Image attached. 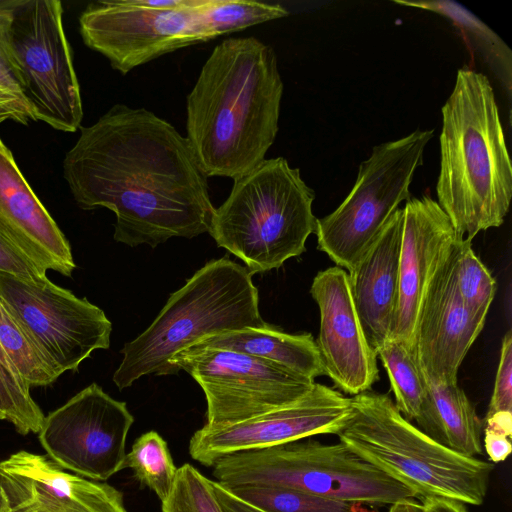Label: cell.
I'll return each instance as SVG.
<instances>
[{
  "mask_svg": "<svg viewBox=\"0 0 512 512\" xmlns=\"http://www.w3.org/2000/svg\"><path fill=\"white\" fill-rule=\"evenodd\" d=\"M11 512H127L121 491L64 471L44 455L20 451L0 462Z\"/></svg>",
  "mask_w": 512,
  "mask_h": 512,
  "instance_id": "obj_18",
  "label": "cell"
},
{
  "mask_svg": "<svg viewBox=\"0 0 512 512\" xmlns=\"http://www.w3.org/2000/svg\"><path fill=\"white\" fill-rule=\"evenodd\" d=\"M197 5L153 9L129 0H99L89 3L81 13L80 33L90 49L126 75L160 56L210 41Z\"/></svg>",
  "mask_w": 512,
  "mask_h": 512,
  "instance_id": "obj_12",
  "label": "cell"
},
{
  "mask_svg": "<svg viewBox=\"0 0 512 512\" xmlns=\"http://www.w3.org/2000/svg\"><path fill=\"white\" fill-rule=\"evenodd\" d=\"M0 236L45 273L53 270L70 277L76 268L67 238L1 138Z\"/></svg>",
  "mask_w": 512,
  "mask_h": 512,
  "instance_id": "obj_19",
  "label": "cell"
},
{
  "mask_svg": "<svg viewBox=\"0 0 512 512\" xmlns=\"http://www.w3.org/2000/svg\"><path fill=\"white\" fill-rule=\"evenodd\" d=\"M314 199L298 168L283 157L265 159L234 179L229 196L213 212L208 233L252 275L278 269L305 252L307 238L315 233Z\"/></svg>",
  "mask_w": 512,
  "mask_h": 512,
  "instance_id": "obj_6",
  "label": "cell"
},
{
  "mask_svg": "<svg viewBox=\"0 0 512 512\" xmlns=\"http://www.w3.org/2000/svg\"><path fill=\"white\" fill-rule=\"evenodd\" d=\"M437 203L462 240L504 222L512 198V164L495 94L479 72L458 70L442 107Z\"/></svg>",
  "mask_w": 512,
  "mask_h": 512,
  "instance_id": "obj_3",
  "label": "cell"
},
{
  "mask_svg": "<svg viewBox=\"0 0 512 512\" xmlns=\"http://www.w3.org/2000/svg\"><path fill=\"white\" fill-rule=\"evenodd\" d=\"M454 251L428 290L411 343L424 378L435 384H457L459 367L486 320L471 312L458 294Z\"/></svg>",
  "mask_w": 512,
  "mask_h": 512,
  "instance_id": "obj_17",
  "label": "cell"
},
{
  "mask_svg": "<svg viewBox=\"0 0 512 512\" xmlns=\"http://www.w3.org/2000/svg\"><path fill=\"white\" fill-rule=\"evenodd\" d=\"M0 296L59 375L77 372L93 351L110 347L104 311L48 278L34 283L0 272Z\"/></svg>",
  "mask_w": 512,
  "mask_h": 512,
  "instance_id": "obj_11",
  "label": "cell"
},
{
  "mask_svg": "<svg viewBox=\"0 0 512 512\" xmlns=\"http://www.w3.org/2000/svg\"><path fill=\"white\" fill-rule=\"evenodd\" d=\"M0 272L29 282H42L48 277L16 247L0 236Z\"/></svg>",
  "mask_w": 512,
  "mask_h": 512,
  "instance_id": "obj_33",
  "label": "cell"
},
{
  "mask_svg": "<svg viewBox=\"0 0 512 512\" xmlns=\"http://www.w3.org/2000/svg\"><path fill=\"white\" fill-rule=\"evenodd\" d=\"M169 364L170 375L184 370L202 388L209 426L268 412L300 398L315 383L272 361L222 349L189 347Z\"/></svg>",
  "mask_w": 512,
  "mask_h": 512,
  "instance_id": "obj_10",
  "label": "cell"
},
{
  "mask_svg": "<svg viewBox=\"0 0 512 512\" xmlns=\"http://www.w3.org/2000/svg\"><path fill=\"white\" fill-rule=\"evenodd\" d=\"M191 347L263 358L312 380L324 375L316 342L310 333L290 334L268 325L209 335Z\"/></svg>",
  "mask_w": 512,
  "mask_h": 512,
  "instance_id": "obj_21",
  "label": "cell"
},
{
  "mask_svg": "<svg viewBox=\"0 0 512 512\" xmlns=\"http://www.w3.org/2000/svg\"><path fill=\"white\" fill-rule=\"evenodd\" d=\"M10 6L11 0L0 1V90L27 105L24 98V83L8 41Z\"/></svg>",
  "mask_w": 512,
  "mask_h": 512,
  "instance_id": "obj_31",
  "label": "cell"
},
{
  "mask_svg": "<svg viewBox=\"0 0 512 512\" xmlns=\"http://www.w3.org/2000/svg\"><path fill=\"white\" fill-rule=\"evenodd\" d=\"M352 413L351 397L323 384L300 398L237 423L204 425L191 436L192 459L213 467L233 453L264 449L320 434H338Z\"/></svg>",
  "mask_w": 512,
  "mask_h": 512,
  "instance_id": "obj_14",
  "label": "cell"
},
{
  "mask_svg": "<svg viewBox=\"0 0 512 512\" xmlns=\"http://www.w3.org/2000/svg\"><path fill=\"white\" fill-rule=\"evenodd\" d=\"M268 325L247 268L226 256L211 260L170 295L144 332L124 345L113 382L122 390L144 375H170V360L204 337Z\"/></svg>",
  "mask_w": 512,
  "mask_h": 512,
  "instance_id": "obj_4",
  "label": "cell"
},
{
  "mask_svg": "<svg viewBox=\"0 0 512 512\" xmlns=\"http://www.w3.org/2000/svg\"><path fill=\"white\" fill-rule=\"evenodd\" d=\"M7 120L27 125L34 118L23 101L0 90V123Z\"/></svg>",
  "mask_w": 512,
  "mask_h": 512,
  "instance_id": "obj_34",
  "label": "cell"
},
{
  "mask_svg": "<svg viewBox=\"0 0 512 512\" xmlns=\"http://www.w3.org/2000/svg\"><path fill=\"white\" fill-rule=\"evenodd\" d=\"M387 371L395 406L409 421L417 420L426 397V382L408 343L389 339L377 351Z\"/></svg>",
  "mask_w": 512,
  "mask_h": 512,
  "instance_id": "obj_23",
  "label": "cell"
},
{
  "mask_svg": "<svg viewBox=\"0 0 512 512\" xmlns=\"http://www.w3.org/2000/svg\"><path fill=\"white\" fill-rule=\"evenodd\" d=\"M283 90L270 45L236 37L215 46L186 103V138L208 177L234 180L265 160Z\"/></svg>",
  "mask_w": 512,
  "mask_h": 512,
  "instance_id": "obj_2",
  "label": "cell"
},
{
  "mask_svg": "<svg viewBox=\"0 0 512 512\" xmlns=\"http://www.w3.org/2000/svg\"><path fill=\"white\" fill-rule=\"evenodd\" d=\"M31 386L11 361L0 352V420H7L17 432L38 433L44 414L30 394Z\"/></svg>",
  "mask_w": 512,
  "mask_h": 512,
  "instance_id": "obj_28",
  "label": "cell"
},
{
  "mask_svg": "<svg viewBox=\"0 0 512 512\" xmlns=\"http://www.w3.org/2000/svg\"><path fill=\"white\" fill-rule=\"evenodd\" d=\"M133 422L125 402L92 383L44 418L39 440L62 469L103 481L122 470Z\"/></svg>",
  "mask_w": 512,
  "mask_h": 512,
  "instance_id": "obj_13",
  "label": "cell"
},
{
  "mask_svg": "<svg viewBox=\"0 0 512 512\" xmlns=\"http://www.w3.org/2000/svg\"><path fill=\"white\" fill-rule=\"evenodd\" d=\"M351 405V416L337 435L357 455L421 501L484 502L494 464L436 442L406 419L387 394L367 390L352 396Z\"/></svg>",
  "mask_w": 512,
  "mask_h": 512,
  "instance_id": "obj_5",
  "label": "cell"
},
{
  "mask_svg": "<svg viewBox=\"0 0 512 512\" xmlns=\"http://www.w3.org/2000/svg\"><path fill=\"white\" fill-rule=\"evenodd\" d=\"M453 259L459 296L471 312L486 318L497 289L495 279L474 253L471 240L458 242Z\"/></svg>",
  "mask_w": 512,
  "mask_h": 512,
  "instance_id": "obj_29",
  "label": "cell"
},
{
  "mask_svg": "<svg viewBox=\"0 0 512 512\" xmlns=\"http://www.w3.org/2000/svg\"><path fill=\"white\" fill-rule=\"evenodd\" d=\"M213 476L225 487H283L369 506L415 498L413 491L340 441L323 444L305 438L233 453L214 464Z\"/></svg>",
  "mask_w": 512,
  "mask_h": 512,
  "instance_id": "obj_7",
  "label": "cell"
},
{
  "mask_svg": "<svg viewBox=\"0 0 512 512\" xmlns=\"http://www.w3.org/2000/svg\"><path fill=\"white\" fill-rule=\"evenodd\" d=\"M425 379V378H424ZM427 397L418 428L446 448L476 457L483 453V421L458 384H435L425 379Z\"/></svg>",
  "mask_w": 512,
  "mask_h": 512,
  "instance_id": "obj_22",
  "label": "cell"
},
{
  "mask_svg": "<svg viewBox=\"0 0 512 512\" xmlns=\"http://www.w3.org/2000/svg\"><path fill=\"white\" fill-rule=\"evenodd\" d=\"M483 432V449H485L489 459L493 463L506 460L512 450L511 438L492 432Z\"/></svg>",
  "mask_w": 512,
  "mask_h": 512,
  "instance_id": "obj_36",
  "label": "cell"
},
{
  "mask_svg": "<svg viewBox=\"0 0 512 512\" xmlns=\"http://www.w3.org/2000/svg\"><path fill=\"white\" fill-rule=\"evenodd\" d=\"M403 209L397 304L390 339L411 347L428 290L461 238L437 201L410 198Z\"/></svg>",
  "mask_w": 512,
  "mask_h": 512,
  "instance_id": "obj_16",
  "label": "cell"
},
{
  "mask_svg": "<svg viewBox=\"0 0 512 512\" xmlns=\"http://www.w3.org/2000/svg\"><path fill=\"white\" fill-rule=\"evenodd\" d=\"M402 227L403 209L398 208L371 250L348 273L359 320L376 353L390 339L398 296Z\"/></svg>",
  "mask_w": 512,
  "mask_h": 512,
  "instance_id": "obj_20",
  "label": "cell"
},
{
  "mask_svg": "<svg viewBox=\"0 0 512 512\" xmlns=\"http://www.w3.org/2000/svg\"><path fill=\"white\" fill-rule=\"evenodd\" d=\"M213 488L223 512H267L234 495L217 481H213Z\"/></svg>",
  "mask_w": 512,
  "mask_h": 512,
  "instance_id": "obj_35",
  "label": "cell"
},
{
  "mask_svg": "<svg viewBox=\"0 0 512 512\" xmlns=\"http://www.w3.org/2000/svg\"><path fill=\"white\" fill-rule=\"evenodd\" d=\"M162 512H223L212 480L191 464L177 470L172 490L162 501Z\"/></svg>",
  "mask_w": 512,
  "mask_h": 512,
  "instance_id": "obj_30",
  "label": "cell"
},
{
  "mask_svg": "<svg viewBox=\"0 0 512 512\" xmlns=\"http://www.w3.org/2000/svg\"><path fill=\"white\" fill-rule=\"evenodd\" d=\"M124 468L132 469L137 481L152 490L161 502L170 494L178 470L167 442L156 431H148L135 440L125 455Z\"/></svg>",
  "mask_w": 512,
  "mask_h": 512,
  "instance_id": "obj_25",
  "label": "cell"
},
{
  "mask_svg": "<svg viewBox=\"0 0 512 512\" xmlns=\"http://www.w3.org/2000/svg\"><path fill=\"white\" fill-rule=\"evenodd\" d=\"M226 488L239 498L267 512H370L360 504L323 498L290 488L272 486Z\"/></svg>",
  "mask_w": 512,
  "mask_h": 512,
  "instance_id": "obj_27",
  "label": "cell"
},
{
  "mask_svg": "<svg viewBox=\"0 0 512 512\" xmlns=\"http://www.w3.org/2000/svg\"><path fill=\"white\" fill-rule=\"evenodd\" d=\"M388 512H424V509L421 503L411 498L399 500L391 504Z\"/></svg>",
  "mask_w": 512,
  "mask_h": 512,
  "instance_id": "obj_39",
  "label": "cell"
},
{
  "mask_svg": "<svg viewBox=\"0 0 512 512\" xmlns=\"http://www.w3.org/2000/svg\"><path fill=\"white\" fill-rule=\"evenodd\" d=\"M421 504L424 512H469L463 503L445 498H427Z\"/></svg>",
  "mask_w": 512,
  "mask_h": 512,
  "instance_id": "obj_38",
  "label": "cell"
},
{
  "mask_svg": "<svg viewBox=\"0 0 512 512\" xmlns=\"http://www.w3.org/2000/svg\"><path fill=\"white\" fill-rule=\"evenodd\" d=\"M433 135V130H416L374 146L369 158L359 165L348 196L332 213L317 219V248L338 267L352 271L400 204L411 198V182Z\"/></svg>",
  "mask_w": 512,
  "mask_h": 512,
  "instance_id": "obj_8",
  "label": "cell"
},
{
  "mask_svg": "<svg viewBox=\"0 0 512 512\" xmlns=\"http://www.w3.org/2000/svg\"><path fill=\"white\" fill-rule=\"evenodd\" d=\"M196 10L210 40L289 14L279 4L239 0H200Z\"/></svg>",
  "mask_w": 512,
  "mask_h": 512,
  "instance_id": "obj_26",
  "label": "cell"
},
{
  "mask_svg": "<svg viewBox=\"0 0 512 512\" xmlns=\"http://www.w3.org/2000/svg\"><path fill=\"white\" fill-rule=\"evenodd\" d=\"M0 352L32 386H48L60 376L44 358L0 296Z\"/></svg>",
  "mask_w": 512,
  "mask_h": 512,
  "instance_id": "obj_24",
  "label": "cell"
},
{
  "mask_svg": "<svg viewBox=\"0 0 512 512\" xmlns=\"http://www.w3.org/2000/svg\"><path fill=\"white\" fill-rule=\"evenodd\" d=\"M63 176L80 208L114 212V240L130 247L199 236L215 210L188 139L145 108L115 104L81 126Z\"/></svg>",
  "mask_w": 512,
  "mask_h": 512,
  "instance_id": "obj_1",
  "label": "cell"
},
{
  "mask_svg": "<svg viewBox=\"0 0 512 512\" xmlns=\"http://www.w3.org/2000/svg\"><path fill=\"white\" fill-rule=\"evenodd\" d=\"M310 293L320 312L315 342L324 375L352 396L370 390L379 380L377 353L359 320L348 273L338 266L319 271Z\"/></svg>",
  "mask_w": 512,
  "mask_h": 512,
  "instance_id": "obj_15",
  "label": "cell"
},
{
  "mask_svg": "<svg viewBox=\"0 0 512 512\" xmlns=\"http://www.w3.org/2000/svg\"><path fill=\"white\" fill-rule=\"evenodd\" d=\"M0 512H11L6 491L0 481Z\"/></svg>",
  "mask_w": 512,
  "mask_h": 512,
  "instance_id": "obj_40",
  "label": "cell"
},
{
  "mask_svg": "<svg viewBox=\"0 0 512 512\" xmlns=\"http://www.w3.org/2000/svg\"><path fill=\"white\" fill-rule=\"evenodd\" d=\"M483 431L511 438L512 413L499 412L483 420Z\"/></svg>",
  "mask_w": 512,
  "mask_h": 512,
  "instance_id": "obj_37",
  "label": "cell"
},
{
  "mask_svg": "<svg viewBox=\"0 0 512 512\" xmlns=\"http://www.w3.org/2000/svg\"><path fill=\"white\" fill-rule=\"evenodd\" d=\"M499 412L512 413V335L510 330L502 340L494 388L484 419Z\"/></svg>",
  "mask_w": 512,
  "mask_h": 512,
  "instance_id": "obj_32",
  "label": "cell"
},
{
  "mask_svg": "<svg viewBox=\"0 0 512 512\" xmlns=\"http://www.w3.org/2000/svg\"><path fill=\"white\" fill-rule=\"evenodd\" d=\"M8 41L34 121L63 132L77 131L83 107L62 3L11 0Z\"/></svg>",
  "mask_w": 512,
  "mask_h": 512,
  "instance_id": "obj_9",
  "label": "cell"
}]
</instances>
